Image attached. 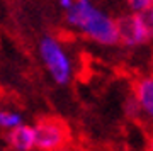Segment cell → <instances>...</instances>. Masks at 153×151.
<instances>
[{
	"mask_svg": "<svg viewBox=\"0 0 153 151\" xmlns=\"http://www.w3.org/2000/svg\"><path fill=\"white\" fill-rule=\"evenodd\" d=\"M66 22L102 46H114L121 43L117 21L99 10L90 2L76 0L70 9H66Z\"/></svg>",
	"mask_w": 153,
	"mask_h": 151,
	"instance_id": "obj_1",
	"label": "cell"
},
{
	"mask_svg": "<svg viewBox=\"0 0 153 151\" xmlns=\"http://www.w3.org/2000/svg\"><path fill=\"white\" fill-rule=\"evenodd\" d=\"M39 56L46 70L58 85H66L71 80V61L65 49L53 36H44L39 43Z\"/></svg>",
	"mask_w": 153,
	"mask_h": 151,
	"instance_id": "obj_2",
	"label": "cell"
},
{
	"mask_svg": "<svg viewBox=\"0 0 153 151\" xmlns=\"http://www.w3.org/2000/svg\"><path fill=\"white\" fill-rule=\"evenodd\" d=\"M121 43L133 48L148 43L153 38V9L145 12H133L131 16L117 19Z\"/></svg>",
	"mask_w": 153,
	"mask_h": 151,
	"instance_id": "obj_3",
	"label": "cell"
},
{
	"mask_svg": "<svg viewBox=\"0 0 153 151\" xmlns=\"http://www.w3.org/2000/svg\"><path fill=\"white\" fill-rule=\"evenodd\" d=\"M36 129V148L44 151L61 150L70 141V131L60 119L46 117L34 126Z\"/></svg>",
	"mask_w": 153,
	"mask_h": 151,
	"instance_id": "obj_4",
	"label": "cell"
},
{
	"mask_svg": "<svg viewBox=\"0 0 153 151\" xmlns=\"http://www.w3.org/2000/svg\"><path fill=\"white\" fill-rule=\"evenodd\" d=\"M133 95L140 104L141 114L153 124V75L141 76L133 85Z\"/></svg>",
	"mask_w": 153,
	"mask_h": 151,
	"instance_id": "obj_5",
	"label": "cell"
},
{
	"mask_svg": "<svg viewBox=\"0 0 153 151\" xmlns=\"http://www.w3.org/2000/svg\"><path fill=\"white\" fill-rule=\"evenodd\" d=\"M9 143L17 151H29L36 148V129L33 126L19 124L17 127L10 129Z\"/></svg>",
	"mask_w": 153,
	"mask_h": 151,
	"instance_id": "obj_6",
	"label": "cell"
},
{
	"mask_svg": "<svg viewBox=\"0 0 153 151\" xmlns=\"http://www.w3.org/2000/svg\"><path fill=\"white\" fill-rule=\"evenodd\" d=\"M19 124H22V117L19 114L0 110V129H14Z\"/></svg>",
	"mask_w": 153,
	"mask_h": 151,
	"instance_id": "obj_7",
	"label": "cell"
},
{
	"mask_svg": "<svg viewBox=\"0 0 153 151\" xmlns=\"http://www.w3.org/2000/svg\"><path fill=\"white\" fill-rule=\"evenodd\" d=\"M128 5L133 12H145L153 9V0H128Z\"/></svg>",
	"mask_w": 153,
	"mask_h": 151,
	"instance_id": "obj_8",
	"label": "cell"
},
{
	"mask_svg": "<svg viewBox=\"0 0 153 151\" xmlns=\"http://www.w3.org/2000/svg\"><path fill=\"white\" fill-rule=\"evenodd\" d=\"M73 4H75V0H60V5L63 7L65 10H66V9H70Z\"/></svg>",
	"mask_w": 153,
	"mask_h": 151,
	"instance_id": "obj_9",
	"label": "cell"
},
{
	"mask_svg": "<svg viewBox=\"0 0 153 151\" xmlns=\"http://www.w3.org/2000/svg\"><path fill=\"white\" fill-rule=\"evenodd\" d=\"M148 148L153 151V132H152V136H150V141H148Z\"/></svg>",
	"mask_w": 153,
	"mask_h": 151,
	"instance_id": "obj_10",
	"label": "cell"
},
{
	"mask_svg": "<svg viewBox=\"0 0 153 151\" xmlns=\"http://www.w3.org/2000/svg\"><path fill=\"white\" fill-rule=\"evenodd\" d=\"M80 2H88V0H80Z\"/></svg>",
	"mask_w": 153,
	"mask_h": 151,
	"instance_id": "obj_11",
	"label": "cell"
}]
</instances>
